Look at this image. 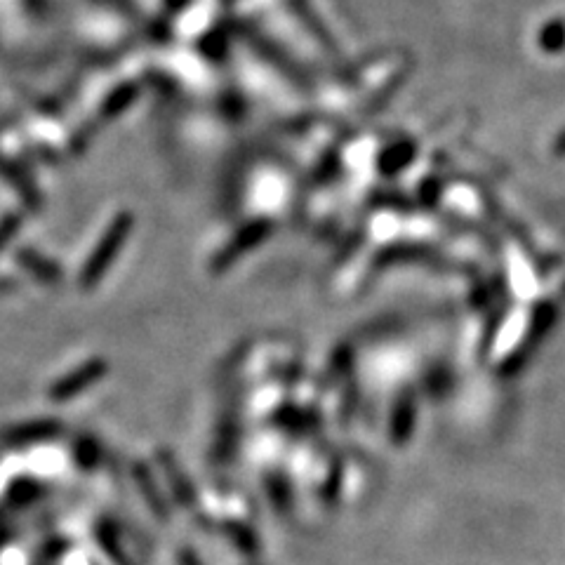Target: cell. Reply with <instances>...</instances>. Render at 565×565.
<instances>
[{
  "instance_id": "obj_4",
  "label": "cell",
  "mask_w": 565,
  "mask_h": 565,
  "mask_svg": "<svg viewBox=\"0 0 565 565\" xmlns=\"http://www.w3.org/2000/svg\"><path fill=\"white\" fill-rule=\"evenodd\" d=\"M17 259L24 264L26 269L31 271V274H36L38 278H43V281H55L59 278V269L55 264H50L48 259H43L41 255H36L33 250H19L17 252Z\"/></svg>"
},
{
  "instance_id": "obj_2",
  "label": "cell",
  "mask_w": 565,
  "mask_h": 565,
  "mask_svg": "<svg viewBox=\"0 0 565 565\" xmlns=\"http://www.w3.org/2000/svg\"><path fill=\"white\" fill-rule=\"evenodd\" d=\"M97 375H99V365L97 363L85 365L83 370L73 372V375H69V377H66V380H62V382L55 384V387L50 389L52 401H66V398H71L73 394H78V391L88 387L92 380H97Z\"/></svg>"
},
{
  "instance_id": "obj_1",
  "label": "cell",
  "mask_w": 565,
  "mask_h": 565,
  "mask_svg": "<svg viewBox=\"0 0 565 565\" xmlns=\"http://www.w3.org/2000/svg\"><path fill=\"white\" fill-rule=\"evenodd\" d=\"M121 238H123V226L116 224V226H113L111 234L104 238L102 248H99L95 255L90 257L88 267H85V274H83V283L85 285H92L99 276H102V271L106 269V264H109L111 255L118 250V243H121Z\"/></svg>"
},
{
  "instance_id": "obj_5",
  "label": "cell",
  "mask_w": 565,
  "mask_h": 565,
  "mask_svg": "<svg viewBox=\"0 0 565 565\" xmlns=\"http://www.w3.org/2000/svg\"><path fill=\"white\" fill-rule=\"evenodd\" d=\"M17 226H19V219L17 217H5L3 222H0V250L5 248V243H8L10 238H12V234H15Z\"/></svg>"
},
{
  "instance_id": "obj_3",
  "label": "cell",
  "mask_w": 565,
  "mask_h": 565,
  "mask_svg": "<svg viewBox=\"0 0 565 565\" xmlns=\"http://www.w3.org/2000/svg\"><path fill=\"white\" fill-rule=\"evenodd\" d=\"M55 429H59L57 424L52 422H36V424H24V427H12L3 434V441L10 443H29L36 441V438H45L55 434Z\"/></svg>"
}]
</instances>
